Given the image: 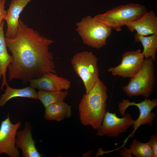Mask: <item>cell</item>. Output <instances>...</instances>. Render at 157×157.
I'll list each match as a JSON object with an SVG mask.
<instances>
[{
  "label": "cell",
  "instance_id": "cell-9",
  "mask_svg": "<svg viewBox=\"0 0 157 157\" xmlns=\"http://www.w3.org/2000/svg\"><path fill=\"white\" fill-rule=\"evenodd\" d=\"M121 63L115 67H110L108 71L113 76L124 78H131L135 75L141 69L144 57L141 50L125 51L122 55Z\"/></svg>",
  "mask_w": 157,
  "mask_h": 157
},
{
  "label": "cell",
  "instance_id": "cell-18",
  "mask_svg": "<svg viewBox=\"0 0 157 157\" xmlns=\"http://www.w3.org/2000/svg\"><path fill=\"white\" fill-rule=\"evenodd\" d=\"M4 93L0 97V106H3L11 99L16 97H26L37 99L35 88L30 86L21 89L10 87L8 84Z\"/></svg>",
  "mask_w": 157,
  "mask_h": 157
},
{
  "label": "cell",
  "instance_id": "cell-22",
  "mask_svg": "<svg viewBox=\"0 0 157 157\" xmlns=\"http://www.w3.org/2000/svg\"><path fill=\"white\" fill-rule=\"evenodd\" d=\"M6 2V0H0V26L3 20L5 19L7 14L4 7Z\"/></svg>",
  "mask_w": 157,
  "mask_h": 157
},
{
  "label": "cell",
  "instance_id": "cell-20",
  "mask_svg": "<svg viewBox=\"0 0 157 157\" xmlns=\"http://www.w3.org/2000/svg\"><path fill=\"white\" fill-rule=\"evenodd\" d=\"M37 99L42 104L45 108L53 104L64 101L68 95L67 90L50 92L39 90L37 92Z\"/></svg>",
  "mask_w": 157,
  "mask_h": 157
},
{
  "label": "cell",
  "instance_id": "cell-3",
  "mask_svg": "<svg viewBox=\"0 0 157 157\" xmlns=\"http://www.w3.org/2000/svg\"><path fill=\"white\" fill-rule=\"evenodd\" d=\"M155 67L151 58H144L139 72L126 85L122 87V91L129 97L142 96L144 99H149L154 92L156 84Z\"/></svg>",
  "mask_w": 157,
  "mask_h": 157
},
{
  "label": "cell",
  "instance_id": "cell-8",
  "mask_svg": "<svg viewBox=\"0 0 157 157\" xmlns=\"http://www.w3.org/2000/svg\"><path fill=\"white\" fill-rule=\"evenodd\" d=\"M134 120L128 113H125L123 117L119 118L115 113L106 111L101 126L97 130V135L113 138L118 137L133 126Z\"/></svg>",
  "mask_w": 157,
  "mask_h": 157
},
{
  "label": "cell",
  "instance_id": "cell-14",
  "mask_svg": "<svg viewBox=\"0 0 157 157\" xmlns=\"http://www.w3.org/2000/svg\"><path fill=\"white\" fill-rule=\"evenodd\" d=\"M31 0H12L7 10L5 20L7 24L6 38H12L16 35L19 16L24 8Z\"/></svg>",
  "mask_w": 157,
  "mask_h": 157
},
{
  "label": "cell",
  "instance_id": "cell-7",
  "mask_svg": "<svg viewBox=\"0 0 157 157\" xmlns=\"http://www.w3.org/2000/svg\"><path fill=\"white\" fill-rule=\"evenodd\" d=\"M131 106H136L138 108L140 112V115L136 120H135L133 127V130L131 133L125 140L126 143L130 137H132L138 128L141 125L148 124L150 126H153V122L156 118V115L152 110L157 106V99L153 98L151 100L149 99H144L143 101L138 103L134 101L131 102L128 99H123L118 104L119 110L122 116H123L127 108Z\"/></svg>",
  "mask_w": 157,
  "mask_h": 157
},
{
  "label": "cell",
  "instance_id": "cell-2",
  "mask_svg": "<svg viewBox=\"0 0 157 157\" xmlns=\"http://www.w3.org/2000/svg\"><path fill=\"white\" fill-rule=\"evenodd\" d=\"M107 88L99 79L92 89L83 95L78 105L81 124L97 130L101 126L106 112Z\"/></svg>",
  "mask_w": 157,
  "mask_h": 157
},
{
  "label": "cell",
  "instance_id": "cell-13",
  "mask_svg": "<svg viewBox=\"0 0 157 157\" xmlns=\"http://www.w3.org/2000/svg\"><path fill=\"white\" fill-rule=\"evenodd\" d=\"M15 146L22 151L23 157H42V155L37 150L33 139L30 124L25 123L24 128L17 132L15 139Z\"/></svg>",
  "mask_w": 157,
  "mask_h": 157
},
{
  "label": "cell",
  "instance_id": "cell-1",
  "mask_svg": "<svg viewBox=\"0 0 157 157\" xmlns=\"http://www.w3.org/2000/svg\"><path fill=\"white\" fill-rule=\"evenodd\" d=\"M5 38L13 58L7 67L9 81L19 79L27 82L48 72L56 73L53 54L49 51L53 40L41 35L20 19L15 36Z\"/></svg>",
  "mask_w": 157,
  "mask_h": 157
},
{
  "label": "cell",
  "instance_id": "cell-5",
  "mask_svg": "<svg viewBox=\"0 0 157 157\" xmlns=\"http://www.w3.org/2000/svg\"><path fill=\"white\" fill-rule=\"evenodd\" d=\"M98 60L91 51H88L76 53L71 59L74 70L84 84L86 94L89 92L99 79Z\"/></svg>",
  "mask_w": 157,
  "mask_h": 157
},
{
  "label": "cell",
  "instance_id": "cell-6",
  "mask_svg": "<svg viewBox=\"0 0 157 157\" xmlns=\"http://www.w3.org/2000/svg\"><path fill=\"white\" fill-rule=\"evenodd\" d=\"M76 30L84 44L89 47L99 49L106 44L112 29L102 23L88 16L77 23Z\"/></svg>",
  "mask_w": 157,
  "mask_h": 157
},
{
  "label": "cell",
  "instance_id": "cell-11",
  "mask_svg": "<svg viewBox=\"0 0 157 157\" xmlns=\"http://www.w3.org/2000/svg\"><path fill=\"white\" fill-rule=\"evenodd\" d=\"M30 86L39 90L50 92L67 90L70 87L71 81L58 76L55 73L48 72L41 77L29 80Z\"/></svg>",
  "mask_w": 157,
  "mask_h": 157
},
{
  "label": "cell",
  "instance_id": "cell-15",
  "mask_svg": "<svg viewBox=\"0 0 157 157\" xmlns=\"http://www.w3.org/2000/svg\"><path fill=\"white\" fill-rule=\"evenodd\" d=\"M71 108V106L64 101L53 104L45 108L44 117L47 120L61 121L70 117Z\"/></svg>",
  "mask_w": 157,
  "mask_h": 157
},
{
  "label": "cell",
  "instance_id": "cell-12",
  "mask_svg": "<svg viewBox=\"0 0 157 157\" xmlns=\"http://www.w3.org/2000/svg\"><path fill=\"white\" fill-rule=\"evenodd\" d=\"M125 25L130 31H135L137 35L147 36L157 33V17L151 10L146 12L138 19L128 22Z\"/></svg>",
  "mask_w": 157,
  "mask_h": 157
},
{
  "label": "cell",
  "instance_id": "cell-4",
  "mask_svg": "<svg viewBox=\"0 0 157 157\" xmlns=\"http://www.w3.org/2000/svg\"><path fill=\"white\" fill-rule=\"evenodd\" d=\"M147 12L145 7L136 3L119 5L93 17L111 29L121 31L128 22L137 20Z\"/></svg>",
  "mask_w": 157,
  "mask_h": 157
},
{
  "label": "cell",
  "instance_id": "cell-17",
  "mask_svg": "<svg viewBox=\"0 0 157 157\" xmlns=\"http://www.w3.org/2000/svg\"><path fill=\"white\" fill-rule=\"evenodd\" d=\"M119 153L121 156L131 157L132 155L136 157H154L153 151L147 142L143 143L134 139L132 140L129 148L124 146Z\"/></svg>",
  "mask_w": 157,
  "mask_h": 157
},
{
  "label": "cell",
  "instance_id": "cell-16",
  "mask_svg": "<svg viewBox=\"0 0 157 157\" xmlns=\"http://www.w3.org/2000/svg\"><path fill=\"white\" fill-rule=\"evenodd\" d=\"M4 21L0 26V81L2 78V82L0 88L2 90L5 86L8 85L6 73L8 65L13 61V58L8 53L3 31Z\"/></svg>",
  "mask_w": 157,
  "mask_h": 157
},
{
  "label": "cell",
  "instance_id": "cell-10",
  "mask_svg": "<svg viewBox=\"0 0 157 157\" xmlns=\"http://www.w3.org/2000/svg\"><path fill=\"white\" fill-rule=\"evenodd\" d=\"M21 124L20 122L12 124L9 114L2 122L0 126V155L5 154L10 157L20 156L15 142L17 131Z\"/></svg>",
  "mask_w": 157,
  "mask_h": 157
},
{
  "label": "cell",
  "instance_id": "cell-21",
  "mask_svg": "<svg viewBox=\"0 0 157 157\" xmlns=\"http://www.w3.org/2000/svg\"><path fill=\"white\" fill-rule=\"evenodd\" d=\"M152 149L154 154V157H157V135H152L149 141L147 142Z\"/></svg>",
  "mask_w": 157,
  "mask_h": 157
},
{
  "label": "cell",
  "instance_id": "cell-19",
  "mask_svg": "<svg viewBox=\"0 0 157 157\" xmlns=\"http://www.w3.org/2000/svg\"><path fill=\"white\" fill-rule=\"evenodd\" d=\"M134 38L135 41L140 42L143 46V50L141 53L144 58L150 57L155 63L157 49V33L150 36H142L136 34Z\"/></svg>",
  "mask_w": 157,
  "mask_h": 157
}]
</instances>
